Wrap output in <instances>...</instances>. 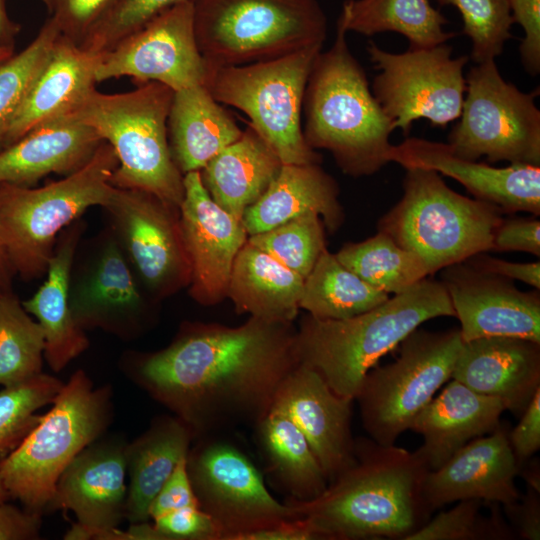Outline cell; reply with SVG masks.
Returning <instances> with one entry per match:
<instances>
[{"mask_svg": "<svg viewBox=\"0 0 540 540\" xmlns=\"http://www.w3.org/2000/svg\"><path fill=\"white\" fill-rule=\"evenodd\" d=\"M212 69L197 44L194 3L182 2L100 54L96 81L130 77L178 91L206 85Z\"/></svg>", "mask_w": 540, "mask_h": 540, "instance_id": "cell-16", "label": "cell"}, {"mask_svg": "<svg viewBox=\"0 0 540 540\" xmlns=\"http://www.w3.org/2000/svg\"><path fill=\"white\" fill-rule=\"evenodd\" d=\"M486 502L479 499L460 500L448 511L429 519L405 540H499L512 539L515 533L504 521L500 504L489 503L488 517L481 512Z\"/></svg>", "mask_w": 540, "mask_h": 540, "instance_id": "cell-42", "label": "cell"}, {"mask_svg": "<svg viewBox=\"0 0 540 540\" xmlns=\"http://www.w3.org/2000/svg\"><path fill=\"white\" fill-rule=\"evenodd\" d=\"M335 255L362 280L389 295L402 293L430 275L418 255L381 231L364 241L344 245Z\"/></svg>", "mask_w": 540, "mask_h": 540, "instance_id": "cell-37", "label": "cell"}, {"mask_svg": "<svg viewBox=\"0 0 540 540\" xmlns=\"http://www.w3.org/2000/svg\"><path fill=\"white\" fill-rule=\"evenodd\" d=\"M355 462L309 501L287 498L321 540H405L429 519L422 486L429 471L415 453L355 439Z\"/></svg>", "mask_w": 540, "mask_h": 540, "instance_id": "cell-2", "label": "cell"}, {"mask_svg": "<svg viewBox=\"0 0 540 540\" xmlns=\"http://www.w3.org/2000/svg\"><path fill=\"white\" fill-rule=\"evenodd\" d=\"M194 28L201 54L216 68L323 45L328 20L318 0H196Z\"/></svg>", "mask_w": 540, "mask_h": 540, "instance_id": "cell-9", "label": "cell"}, {"mask_svg": "<svg viewBox=\"0 0 540 540\" xmlns=\"http://www.w3.org/2000/svg\"><path fill=\"white\" fill-rule=\"evenodd\" d=\"M304 278L248 241L232 267L227 295L240 312L291 323L297 316Z\"/></svg>", "mask_w": 540, "mask_h": 540, "instance_id": "cell-33", "label": "cell"}, {"mask_svg": "<svg viewBox=\"0 0 540 540\" xmlns=\"http://www.w3.org/2000/svg\"><path fill=\"white\" fill-rule=\"evenodd\" d=\"M513 23L524 30L521 63L531 76L540 72V0H508Z\"/></svg>", "mask_w": 540, "mask_h": 540, "instance_id": "cell-47", "label": "cell"}, {"mask_svg": "<svg viewBox=\"0 0 540 540\" xmlns=\"http://www.w3.org/2000/svg\"><path fill=\"white\" fill-rule=\"evenodd\" d=\"M45 337L40 324L10 290L0 295V385L25 382L42 373Z\"/></svg>", "mask_w": 540, "mask_h": 540, "instance_id": "cell-38", "label": "cell"}, {"mask_svg": "<svg viewBox=\"0 0 540 540\" xmlns=\"http://www.w3.org/2000/svg\"><path fill=\"white\" fill-rule=\"evenodd\" d=\"M186 470L199 507L216 524L221 540L246 536L281 520L296 518L287 503L268 491L249 457L219 434L195 440Z\"/></svg>", "mask_w": 540, "mask_h": 540, "instance_id": "cell-14", "label": "cell"}, {"mask_svg": "<svg viewBox=\"0 0 540 540\" xmlns=\"http://www.w3.org/2000/svg\"><path fill=\"white\" fill-rule=\"evenodd\" d=\"M401 199L378 221L377 229L418 255L433 275L492 249L504 212L452 190L434 170L406 168Z\"/></svg>", "mask_w": 540, "mask_h": 540, "instance_id": "cell-7", "label": "cell"}, {"mask_svg": "<svg viewBox=\"0 0 540 540\" xmlns=\"http://www.w3.org/2000/svg\"><path fill=\"white\" fill-rule=\"evenodd\" d=\"M298 364L291 323L252 316L235 328L186 327L168 347L141 356L134 377L196 440L254 426Z\"/></svg>", "mask_w": 540, "mask_h": 540, "instance_id": "cell-1", "label": "cell"}, {"mask_svg": "<svg viewBox=\"0 0 540 540\" xmlns=\"http://www.w3.org/2000/svg\"><path fill=\"white\" fill-rule=\"evenodd\" d=\"M337 22L347 33L367 37L387 31L399 33L409 41V47H433L455 36L443 30L448 20L430 0H346Z\"/></svg>", "mask_w": 540, "mask_h": 540, "instance_id": "cell-35", "label": "cell"}, {"mask_svg": "<svg viewBox=\"0 0 540 540\" xmlns=\"http://www.w3.org/2000/svg\"><path fill=\"white\" fill-rule=\"evenodd\" d=\"M99 59L100 54L91 53L60 34L12 120L3 148L76 108L96 89Z\"/></svg>", "mask_w": 540, "mask_h": 540, "instance_id": "cell-25", "label": "cell"}, {"mask_svg": "<svg viewBox=\"0 0 540 540\" xmlns=\"http://www.w3.org/2000/svg\"><path fill=\"white\" fill-rule=\"evenodd\" d=\"M84 228L85 223L79 218L61 231L45 281L30 298L22 301L25 310L43 329L44 359L54 372L63 370L89 346L85 331L73 318L69 302L71 269Z\"/></svg>", "mask_w": 540, "mask_h": 540, "instance_id": "cell-28", "label": "cell"}, {"mask_svg": "<svg viewBox=\"0 0 540 540\" xmlns=\"http://www.w3.org/2000/svg\"><path fill=\"white\" fill-rule=\"evenodd\" d=\"M323 45L265 61L213 68L206 86L221 104L235 107L283 164L320 163L303 136L306 85Z\"/></svg>", "mask_w": 540, "mask_h": 540, "instance_id": "cell-10", "label": "cell"}, {"mask_svg": "<svg viewBox=\"0 0 540 540\" xmlns=\"http://www.w3.org/2000/svg\"><path fill=\"white\" fill-rule=\"evenodd\" d=\"M50 10L53 0H41Z\"/></svg>", "mask_w": 540, "mask_h": 540, "instance_id": "cell-60", "label": "cell"}, {"mask_svg": "<svg viewBox=\"0 0 540 540\" xmlns=\"http://www.w3.org/2000/svg\"><path fill=\"white\" fill-rule=\"evenodd\" d=\"M196 0H116L110 11L80 46L94 54L111 50L152 19L182 3Z\"/></svg>", "mask_w": 540, "mask_h": 540, "instance_id": "cell-44", "label": "cell"}, {"mask_svg": "<svg viewBox=\"0 0 540 540\" xmlns=\"http://www.w3.org/2000/svg\"><path fill=\"white\" fill-rule=\"evenodd\" d=\"M131 268L157 296L190 283L179 207L139 189L113 188L102 207Z\"/></svg>", "mask_w": 540, "mask_h": 540, "instance_id": "cell-15", "label": "cell"}, {"mask_svg": "<svg viewBox=\"0 0 540 540\" xmlns=\"http://www.w3.org/2000/svg\"><path fill=\"white\" fill-rule=\"evenodd\" d=\"M102 142L93 128L70 116L41 124L0 150V183L32 187L51 173L69 175Z\"/></svg>", "mask_w": 540, "mask_h": 540, "instance_id": "cell-27", "label": "cell"}, {"mask_svg": "<svg viewBox=\"0 0 540 540\" xmlns=\"http://www.w3.org/2000/svg\"><path fill=\"white\" fill-rule=\"evenodd\" d=\"M195 440L190 428L176 416L157 417L150 427L126 445L129 485L126 520L148 522L150 507Z\"/></svg>", "mask_w": 540, "mask_h": 540, "instance_id": "cell-31", "label": "cell"}, {"mask_svg": "<svg viewBox=\"0 0 540 540\" xmlns=\"http://www.w3.org/2000/svg\"><path fill=\"white\" fill-rule=\"evenodd\" d=\"M346 34L337 22L333 44L313 63L303 101V136L313 150L331 152L346 174L367 176L390 162L389 138L395 128L351 53Z\"/></svg>", "mask_w": 540, "mask_h": 540, "instance_id": "cell-4", "label": "cell"}, {"mask_svg": "<svg viewBox=\"0 0 540 540\" xmlns=\"http://www.w3.org/2000/svg\"><path fill=\"white\" fill-rule=\"evenodd\" d=\"M172 159L184 175L201 171L243 130L206 85L174 91L167 119Z\"/></svg>", "mask_w": 540, "mask_h": 540, "instance_id": "cell-30", "label": "cell"}, {"mask_svg": "<svg viewBox=\"0 0 540 540\" xmlns=\"http://www.w3.org/2000/svg\"><path fill=\"white\" fill-rule=\"evenodd\" d=\"M198 504L183 459L171 477L154 498L150 507V520L180 508Z\"/></svg>", "mask_w": 540, "mask_h": 540, "instance_id": "cell-50", "label": "cell"}, {"mask_svg": "<svg viewBox=\"0 0 540 540\" xmlns=\"http://www.w3.org/2000/svg\"><path fill=\"white\" fill-rule=\"evenodd\" d=\"M20 25L12 21L7 13L6 1L0 0V46L14 47Z\"/></svg>", "mask_w": 540, "mask_h": 540, "instance_id": "cell-55", "label": "cell"}, {"mask_svg": "<svg viewBox=\"0 0 540 540\" xmlns=\"http://www.w3.org/2000/svg\"><path fill=\"white\" fill-rule=\"evenodd\" d=\"M508 439L520 466L540 448V388L520 415L519 423L508 432Z\"/></svg>", "mask_w": 540, "mask_h": 540, "instance_id": "cell-49", "label": "cell"}, {"mask_svg": "<svg viewBox=\"0 0 540 540\" xmlns=\"http://www.w3.org/2000/svg\"><path fill=\"white\" fill-rule=\"evenodd\" d=\"M338 194L335 179L318 163L283 164L267 190L246 209L242 224L254 235L312 212L334 231L343 220Z\"/></svg>", "mask_w": 540, "mask_h": 540, "instance_id": "cell-29", "label": "cell"}, {"mask_svg": "<svg viewBox=\"0 0 540 540\" xmlns=\"http://www.w3.org/2000/svg\"><path fill=\"white\" fill-rule=\"evenodd\" d=\"M283 163L250 126L200 171L211 198L236 219L257 201Z\"/></svg>", "mask_w": 540, "mask_h": 540, "instance_id": "cell-32", "label": "cell"}, {"mask_svg": "<svg viewBox=\"0 0 540 540\" xmlns=\"http://www.w3.org/2000/svg\"><path fill=\"white\" fill-rule=\"evenodd\" d=\"M245 540H321L303 518H289L249 534Z\"/></svg>", "mask_w": 540, "mask_h": 540, "instance_id": "cell-54", "label": "cell"}, {"mask_svg": "<svg viewBox=\"0 0 540 540\" xmlns=\"http://www.w3.org/2000/svg\"><path fill=\"white\" fill-rule=\"evenodd\" d=\"M451 379L520 417L540 388V343L505 336L463 342Z\"/></svg>", "mask_w": 540, "mask_h": 540, "instance_id": "cell-24", "label": "cell"}, {"mask_svg": "<svg viewBox=\"0 0 540 540\" xmlns=\"http://www.w3.org/2000/svg\"><path fill=\"white\" fill-rule=\"evenodd\" d=\"M110 411L108 387L94 388L84 371H76L51 409L0 462V478L8 496L29 511L42 514L48 510L59 477L105 431Z\"/></svg>", "mask_w": 540, "mask_h": 540, "instance_id": "cell-8", "label": "cell"}, {"mask_svg": "<svg viewBox=\"0 0 540 540\" xmlns=\"http://www.w3.org/2000/svg\"><path fill=\"white\" fill-rule=\"evenodd\" d=\"M454 6L461 14L462 32L471 40L470 58L477 64L495 60L512 37L513 24L508 0H437Z\"/></svg>", "mask_w": 540, "mask_h": 540, "instance_id": "cell-43", "label": "cell"}, {"mask_svg": "<svg viewBox=\"0 0 540 540\" xmlns=\"http://www.w3.org/2000/svg\"><path fill=\"white\" fill-rule=\"evenodd\" d=\"M519 474H522L523 478L527 482V486L540 493V473L538 462L531 463L529 459L520 466Z\"/></svg>", "mask_w": 540, "mask_h": 540, "instance_id": "cell-56", "label": "cell"}, {"mask_svg": "<svg viewBox=\"0 0 540 540\" xmlns=\"http://www.w3.org/2000/svg\"><path fill=\"white\" fill-rule=\"evenodd\" d=\"M390 162L403 168L421 167L451 177L477 200L504 213L540 215V166L509 164L496 167L455 155L447 143L408 137L393 145Z\"/></svg>", "mask_w": 540, "mask_h": 540, "instance_id": "cell-23", "label": "cell"}, {"mask_svg": "<svg viewBox=\"0 0 540 540\" xmlns=\"http://www.w3.org/2000/svg\"><path fill=\"white\" fill-rule=\"evenodd\" d=\"M173 93L158 82L116 94L94 89L66 116L93 128L113 148L118 159L113 186L144 190L180 207L184 175L172 159L167 132Z\"/></svg>", "mask_w": 540, "mask_h": 540, "instance_id": "cell-5", "label": "cell"}, {"mask_svg": "<svg viewBox=\"0 0 540 540\" xmlns=\"http://www.w3.org/2000/svg\"><path fill=\"white\" fill-rule=\"evenodd\" d=\"M40 513L0 503V540H31L39 537Z\"/></svg>", "mask_w": 540, "mask_h": 540, "instance_id": "cell-53", "label": "cell"}, {"mask_svg": "<svg viewBox=\"0 0 540 540\" xmlns=\"http://www.w3.org/2000/svg\"><path fill=\"white\" fill-rule=\"evenodd\" d=\"M118 166L103 141L79 170L40 188L0 183V245L13 274L30 281L46 274L61 231L93 206L103 207Z\"/></svg>", "mask_w": 540, "mask_h": 540, "instance_id": "cell-6", "label": "cell"}, {"mask_svg": "<svg viewBox=\"0 0 540 540\" xmlns=\"http://www.w3.org/2000/svg\"><path fill=\"white\" fill-rule=\"evenodd\" d=\"M468 264L507 278L518 280L540 290V262H510L488 255L486 252L475 254L465 260Z\"/></svg>", "mask_w": 540, "mask_h": 540, "instance_id": "cell-51", "label": "cell"}, {"mask_svg": "<svg viewBox=\"0 0 540 540\" xmlns=\"http://www.w3.org/2000/svg\"><path fill=\"white\" fill-rule=\"evenodd\" d=\"M14 47L0 46V66L14 55Z\"/></svg>", "mask_w": 540, "mask_h": 540, "instance_id": "cell-58", "label": "cell"}, {"mask_svg": "<svg viewBox=\"0 0 540 540\" xmlns=\"http://www.w3.org/2000/svg\"><path fill=\"white\" fill-rule=\"evenodd\" d=\"M539 492L527 486L526 494L511 504L503 506L512 523L515 535L525 540L540 539V498Z\"/></svg>", "mask_w": 540, "mask_h": 540, "instance_id": "cell-52", "label": "cell"}, {"mask_svg": "<svg viewBox=\"0 0 540 540\" xmlns=\"http://www.w3.org/2000/svg\"><path fill=\"white\" fill-rule=\"evenodd\" d=\"M59 35L57 25L50 17L29 45L0 66L1 149L12 120Z\"/></svg>", "mask_w": 540, "mask_h": 540, "instance_id": "cell-41", "label": "cell"}, {"mask_svg": "<svg viewBox=\"0 0 540 540\" xmlns=\"http://www.w3.org/2000/svg\"><path fill=\"white\" fill-rule=\"evenodd\" d=\"M508 432V426L500 423L487 436L468 442L441 467L427 472L422 496L430 514L460 500L479 499L505 506L521 498L515 484L519 465Z\"/></svg>", "mask_w": 540, "mask_h": 540, "instance_id": "cell-22", "label": "cell"}, {"mask_svg": "<svg viewBox=\"0 0 540 540\" xmlns=\"http://www.w3.org/2000/svg\"><path fill=\"white\" fill-rule=\"evenodd\" d=\"M116 0H53L50 12L60 34L80 45Z\"/></svg>", "mask_w": 540, "mask_h": 540, "instance_id": "cell-45", "label": "cell"}, {"mask_svg": "<svg viewBox=\"0 0 540 540\" xmlns=\"http://www.w3.org/2000/svg\"><path fill=\"white\" fill-rule=\"evenodd\" d=\"M459 121L448 136L451 151L464 159L540 166L539 89L526 93L503 79L495 60L468 72Z\"/></svg>", "mask_w": 540, "mask_h": 540, "instance_id": "cell-12", "label": "cell"}, {"mask_svg": "<svg viewBox=\"0 0 540 540\" xmlns=\"http://www.w3.org/2000/svg\"><path fill=\"white\" fill-rule=\"evenodd\" d=\"M247 241L304 279L326 249L322 221L312 212L250 235Z\"/></svg>", "mask_w": 540, "mask_h": 540, "instance_id": "cell-40", "label": "cell"}, {"mask_svg": "<svg viewBox=\"0 0 540 540\" xmlns=\"http://www.w3.org/2000/svg\"><path fill=\"white\" fill-rule=\"evenodd\" d=\"M95 442L63 471L48 508L74 513L77 523L66 533L68 540H109L126 519V446Z\"/></svg>", "mask_w": 540, "mask_h": 540, "instance_id": "cell-19", "label": "cell"}, {"mask_svg": "<svg viewBox=\"0 0 540 540\" xmlns=\"http://www.w3.org/2000/svg\"><path fill=\"white\" fill-rule=\"evenodd\" d=\"M491 250L522 251L540 257V221L526 217L502 219L494 230Z\"/></svg>", "mask_w": 540, "mask_h": 540, "instance_id": "cell-48", "label": "cell"}, {"mask_svg": "<svg viewBox=\"0 0 540 540\" xmlns=\"http://www.w3.org/2000/svg\"><path fill=\"white\" fill-rule=\"evenodd\" d=\"M254 429L269 473L289 498L309 501L325 491L328 481L308 441L283 412L271 407Z\"/></svg>", "mask_w": 540, "mask_h": 540, "instance_id": "cell-34", "label": "cell"}, {"mask_svg": "<svg viewBox=\"0 0 540 540\" xmlns=\"http://www.w3.org/2000/svg\"><path fill=\"white\" fill-rule=\"evenodd\" d=\"M367 52L379 71L372 93L395 129L408 135L416 120L427 119L432 126L445 128L460 117L468 56L452 57V47L446 43L391 53L370 41Z\"/></svg>", "mask_w": 540, "mask_h": 540, "instance_id": "cell-13", "label": "cell"}, {"mask_svg": "<svg viewBox=\"0 0 540 540\" xmlns=\"http://www.w3.org/2000/svg\"><path fill=\"white\" fill-rule=\"evenodd\" d=\"M506 410L502 400L452 379L413 420L410 430L423 438L415 453L436 470L468 442L494 431Z\"/></svg>", "mask_w": 540, "mask_h": 540, "instance_id": "cell-26", "label": "cell"}, {"mask_svg": "<svg viewBox=\"0 0 540 540\" xmlns=\"http://www.w3.org/2000/svg\"><path fill=\"white\" fill-rule=\"evenodd\" d=\"M441 283L460 322L463 342L505 336L540 343V293L466 261L440 270Z\"/></svg>", "mask_w": 540, "mask_h": 540, "instance_id": "cell-17", "label": "cell"}, {"mask_svg": "<svg viewBox=\"0 0 540 540\" xmlns=\"http://www.w3.org/2000/svg\"><path fill=\"white\" fill-rule=\"evenodd\" d=\"M12 271L8 265L5 254L0 245V286L2 289H7L10 286V278Z\"/></svg>", "mask_w": 540, "mask_h": 540, "instance_id": "cell-57", "label": "cell"}, {"mask_svg": "<svg viewBox=\"0 0 540 540\" xmlns=\"http://www.w3.org/2000/svg\"><path fill=\"white\" fill-rule=\"evenodd\" d=\"M2 291H3V289H2V287L0 286V295H1Z\"/></svg>", "mask_w": 540, "mask_h": 540, "instance_id": "cell-61", "label": "cell"}, {"mask_svg": "<svg viewBox=\"0 0 540 540\" xmlns=\"http://www.w3.org/2000/svg\"><path fill=\"white\" fill-rule=\"evenodd\" d=\"M180 225L191 267L190 294L203 304L227 295L234 260L247 241L242 221L220 207L205 188L200 171L184 174Z\"/></svg>", "mask_w": 540, "mask_h": 540, "instance_id": "cell-20", "label": "cell"}, {"mask_svg": "<svg viewBox=\"0 0 540 540\" xmlns=\"http://www.w3.org/2000/svg\"><path fill=\"white\" fill-rule=\"evenodd\" d=\"M88 246L71 269L73 318L84 331L101 328L126 335L136 329L144 311L135 273L111 229Z\"/></svg>", "mask_w": 540, "mask_h": 540, "instance_id": "cell-18", "label": "cell"}, {"mask_svg": "<svg viewBox=\"0 0 540 540\" xmlns=\"http://www.w3.org/2000/svg\"><path fill=\"white\" fill-rule=\"evenodd\" d=\"M353 402L336 394L316 371L298 364L281 383L272 404L303 433L328 483L355 462Z\"/></svg>", "mask_w": 540, "mask_h": 540, "instance_id": "cell-21", "label": "cell"}, {"mask_svg": "<svg viewBox=\"0 0 540 540\" xmlns=\"http://www.w3.org/2000/svg\"><path fill=\"white\" fill-rule=\"evenodd\" d=\"M389 294L371 286L325 249L304 279L299 307L320 319H346L384 303Z\"/></svg>", "mask_w": 540, "mask_h": 540, "instance_id": "cell-36", "label": "cell"}, {"mask_svg": "<svg viewBox=\"0 0 540 540\" xmlns=\"http://www.w3.org/2000/svg\"><path fill=\"white\" fill-rule=\"evenodd\" d=\"M64 383L41 373L25 382L0 390V462L6 458L36 426V412L52 404Z\"/></svg>", "mask_w": 540, "mask_h": 540, "instance_id": "cell-39", "label": "cell"}, {"mask_svg": "<svg viewBox=\"0 0 540 540\" xmlns=\"http://www.w3.org/2000/svg\"><path fill=\"white\" fill-rule=\"evenodd\" d=\"M462 344L459 329L417 328L400 342L394 362L368 371L354 401L372 440L394 445L410 429L415 417L452 378Z\"/></svg>", "mask_w": 540, "mask_h": 540, "instance_id": "cell-11", "label": "cell"}, {"mask_svg": "<svg viewBox=\"0 0 540 540\" xmlns=\"http://www.w3.org/2000/svg\"><path fill=\"white\" fill-rule=\"evenodd\" d=\"M164 540H221V532L198 504L152 519Z\"/></svg>", "mask_w": 540, "mask_h": 540, "instance_id": "cell-46", "label": "cell"}, {"mask_svg": "<svg viewBox=\"0 0 540 540\" xmlns=\"http://www.w3.org/2000/svg\"><path fill=\"white\" fill-rule=\"evenodd\" d=\"M8 493L6 491V489L4 488V485L2 483V480L0 478V503L1 502H4L8 499Z\"/></svg>", "mask_w": 540, "mask_h": 540, "instance_id": "cell-59", "label": "cell"}, {"mask_svg": "<svg viewBox=\"0 0 540 540\" xmlns=\"http://www.w3.org/2000/svg\"><path fill=\"white\" fill-rule=\"evenodd\" d=\"M455 317L441 281L425 278L377 307L346 319L306 316L296 331L299 364L354 400L365 375L424 322Z\"/></svg>", "mask_w": 540, "mask_h": 540, "instance_id": "cell-3", "label": "cell"}]
</instances>
